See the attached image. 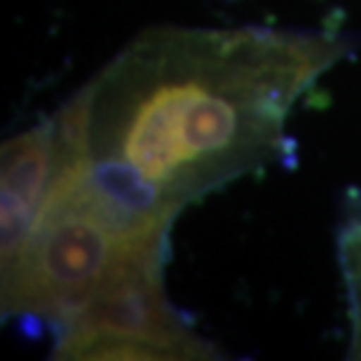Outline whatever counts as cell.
<instances>
[{"label":"cell","instance_id":"277c9868","mask_svg":"<svg viewBox=\"0 0 361 361\" xmlns=\"http://www.w3.org/2000/svg\"><path fill=\"white\" fill-rule=\"evenodd\" d=\"M59 160L56 118L24 129L3 146L0 178V233L3 268L14 261L42 212Z\"/></svg>","mask_w":361,"mask_h":361},{"label":"cell","instance_id":"5b68a950","mask_svg":"<svg viewBox=\"0 0 361 361\" xmlns=\"http://www.w3.org/2000/svg\"><path fill=\"white\" fill-rule=\"evenodd\" d=\"M338 263H341L352 341L350 359H361V197H350L338 228Z\"/></svg>","mask_w":361,"mask_h":361},{"label":"cell","instance_id":"7a4b0ae2","mask_svg":"<svg viewBox=\"0 0 361 361\" xmlns=\"http://www.w3.org/2000/svg\"><path fill=\"white\" fill-rule=\"evenodd\" d=\"M132 240L115 226L78 176L56 160L42 212L14 261L3 268V314L59 334L82 312L108 268Z\"/></svg>","mask_w":361,"mask_h":361},{"label":"cell","instance_id":"3957f363","mask_svg":"<svg viewBox=\"0 0 361 361\" xmlns=\"http://www.w3.org/2000/svg\"><path fill=\"white\" fill-rule=\"evenodd\" d=\"M169 242L127 247L82 312L54 341L56 359H214L164 291Z\"/></svg>","mask_w":361,"mask_h":361},{"label":"cell","instance_id":"6da1fadb","mask_svg":"<svg viewBox=\"0 0 361 361\" xmlns=\"http://www.w3.org/2000/svg\"><path fill=\"white\" fill-rule=\"evenodd\" d=\"M348 52L326 33L153 28L56 115L61 148L122 197L176 219L284 157L293 106Z\"/></svg>","mask_w":361,"mask_h":361}]
</instances>
